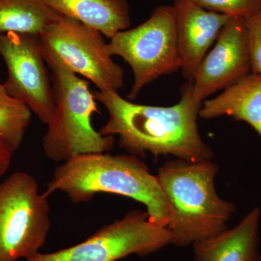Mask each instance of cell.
Listing matches in <instances>:
<instances>
[{"label":"cell","mask_w":261,"mask_h":261,"mask_svg":"<svg viewBox=\"0 0 261 261\" xmlns=\"http://www.w3.org/2000/svg\"><path fill=\"white\" fill-rule=\"evenodd\" d=\"M260 214V207H254L235 227L194 244V261H261Z\"/></svg>","instance_id":"cell-12"},{"label":"cell","mask_w":261,"mask_h":261,"mask_svg":"<svg viewBox=\"0 0 261 261\" xmlns=\"http://www.w3.org/2000/svg\"><path fill=\"white\" fill-rule=\"evenodd\" d=\"M37 37L46 63L63 65L99 91L118 92L124 86L123 68L108 53L99 31L60 15Z\"/></svg>","instance_id":"cell-6"},{"label":"cell","mask_w":261,"mask_h":261,"mask_svg":"<svg viewBox=\"0 0 261 261\" xmlns=\"http://www.w3.org/2000/svg\"><path fill=\"white\" fill-rule=\"evenodd\" d=\"M92 94L108 113L99 133L118 135V145L130 154L171 155L192 163L214 159V151L199 132L197 119L202 102L194 97L192 82L182 86L181 99L168 107L137 104L118 92L94 90Z\"/></svg>","instance_id":"cell-1"},{"label":"cell","mask_w":261,"mask_h":261,"mask_svg":"<svg viewBox=\"0 0 261 261\" xmlns=\"http://www.w3.org/2000/svg\"><path fill=\"white\" fill-rule=\"evenodd\" d=\"M48 196L37 180L18 171L0 183V261L27 259L39 252L49 228Z\"/></svg>","instance_id":"cell-7"},{"label":"cell","mask_w":261,"mask_h":261,"mask_svg":"<svg viewBox=\"0 0 261 261\" xmlns=\"http://www.w3.org/2000/svg\"><path fill=\"white\" fill-rule=\"evenodd\" d=\"M250 73V46L245 20L230 17L192 81L194 97L202 102Z\"/></svg>","instance_id":"cell-10"},{"label":"cell","mask_w":261,"mask_h":261,"mask_svg":"<svg viewBox=\"0 0 261 261\" xmlns=\"http://www.w3.org/2000/svg\"><path fill=\"white\" fill-rule=\"evenodd\" d=\"M172 243L167 227L151 222L147 211L132 210L105 225L85 241L25 261H116L130 255L147 256Z\"/></svg>","instance_id":"cell-8"},{"label":"cell","mask_w":261,"mask_h":261,"mask_svg":"<svg viewBox=\"0 0 261 261\" xmlns=\"http://www.w3.org/2000/svg\"><path fill=\"white\" fill-rule=\"evenodd\" d=\"M203 9L230 17H242L261 10V0H191Z\"/></svg>","instance_id":"cell-17"},{"label":"cell","mask_w":261,"mask_h":261,"mask_svg":"<svg viewBox=\"0 0 261 261\" xmlns=\"http://www.w3.org/2000/svg\"><path fill=\"white\" fill-rule=\"evenodd\" d=\"M47 64L56 108L42 140L46 157L64 163L80 154L111 150L114 136L100 135L92 124V116L99 112L89 81L56 62Z\"/></svg>","instance_id":"cell-4"},{"label":"cell","mask_w":261,"mask_h":261,"mask_svg":"<svg viewBox=\"0 0 261 261\" xmlns=\"http://www.w3.org/2000/svg\"><path fill=\"white\" fill-rule=\"evenodd\" d=\"M250 46L251 73L261 75V10L244 18Z\"/></svg>","instance_id":"cell-18"},{"label":"cell","mask_w":261,"mask_h":261,"mask_svg":"<svg viewBox=\"0 0 261 261\" xmlns=\"http://www.w3.org/2000/svg\"><path fill=\"white\" fill-rule=\"evenodd\" d=\"M45 3L59 14L75 19L109 39L130 25L128 0H45Z\"/></svg>","instance_id":"cell-14"},{"label":"cell","mask_w":261,"mask_h":261,"mask_svg":"<svg viewBox=\"0 0 261 261\" xmlns=\"http://www.w3.org/2000/svg\"><path fill=\"white\" fill-rule=\"evenodd\" d=\"M64 192L74 204L96 194H115L143 204L151 222L167 227L168 208L157 175L133 154L106 152L75 156L57 166L44 193Z\"/></svg>","instance_id":"cell-2"},{"label":"cell","mask_w":261,"mask_h":261,"mask_svg":"<svg viewBox=\"0 0 261 261\" xmlns=\"http://www.w3.org/2000/svg\"><path fill=\"white\" fill-rule=\"evenodd\" d=\"M219 168L212 161L192 163L167 161L158 171V178L167 202V228L172 245H193L226 230L236 212L232 202L223 200L215 187Z\"/></svg>","instance_id":"cell-3"},{"label":"cell","mask_w":261,"mask_h":261,"mask_svg":"<svg viewBox=\"0 0 261 261\" xmlns=\"http://www.w3.org/2000/svg\"><path fill=\"white\" fill-rule=\"evenodd\" d=\"M60 15L45 0H0V34L38 36Z\"/></svg>","instance_id":"cell-15"},{"label":"cell","mask_w":261,"mask_h":261,"mask_svg":"<svg viewBox=\"0 0 261 261\" xmlns=\"http://www.w3.org/2000/svg\"><path fill=\"white\" fill-rule=\"evenodd\" d=\"M15 152L9 142L0 135V176L8 171Z\"/></svg>","instance_id":"cell-19"},{"label":"cell","mask_w":261,"mask_h":261,"mask_svg":"<svg viewBox=\"0 0 261 261\" xmlns=\"http://www.w3.org/2000/svg\"><path fill=\"white\" fill-rule=\"evenodd\" d=\"M226 116L246 122L261 138V75L250 73L211 99L202 102L199 113L205 119Z\"/></svg>","instance_id":"cell-13"},{"label":"cell","mask_w":261,"mask_h":261,"mask_svg":"<svg viewBox=\"0 0 261 261\" xmlns=\"http://www.w3.org/2000/svg\"><path fill=\"white\" fill-rule=\"evenodd\" d=\"M32 111L25 104L10 96L0 83V135L15 151L23 142L32 121Z\"/></svg>","instance_id":"cell-16"},{"label":"cell","mask_w":261,"mask_h":261,"mask_svg":"<svg viewBox=\"0 0 261 261\" xmlns=\"http://www.w3.org/2000/svg\"><path fill=\"white\" fill-rule=\"evenodd\" d=\"M0 56L8 70L3 83L8 93L47 124L56 106L51 76L37 36L13 32L0 34Z\"/></svg>","instance_id":"cell-9"},{"label":"cell","mask_w":261,"mask_h":261,"mask_svg":"<svg viewBox=\"0 0 261 261\" xmlns=\"http://www.w3.org/2000/svg\"><path fill=\"white\" fill-rule=\"evenodd\" d=\"M111 56H119L133 72L128 100L159 77L181 69L176 18L173 5H162L138 27L117 33L107 43Z\"/></svg>","instance_id":"cell-5"},{"label":"cell","mask_w":261,"mask_h":261,"mask_svg":"<svg viewBox=\"0 0 261 261\" xmlns=\"http://www.w3.org/2000/svg\"><path fill=\"white\" fill-rule=\"evenodd\" d=\"M178 53L182 74L192 82L230 16L203 9L191 0H174Z\"/></svg>","instance_id":"cell-11"}]
</instances>
